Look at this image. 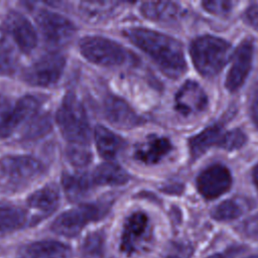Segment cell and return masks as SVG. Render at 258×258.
<instances>
[{
	"label": "cell",
	"mask_w": 258,
	"mask_h": 258,
	"mask_svg": "<svg viewBox=\"0 0 258 258\" xmlns=\"http://www.w3.org/2000/svg\"><path fill=\"white\" fill-rule=\"evenodd\" d=\"M124 34L145 51L170 78H177L186 69L181 43L163 33L146 28H129Z\"/></svg>",
	"instance_id": "cell-1"
},
{
	"label": "cell",
	"mask_w": 258,
	"mask_h": 258,
	"mask_svg": "<svg viewBox=\"0 0 258 258\" xmlns=\"http://www.w3.org/2000/svg\"><path fill=\"white\" fill-rule=\"evenodd\" d=\"M56 122L69 145L89 146L87 114L74 94H68L62 99L56 112Z\"/></svg>",
	"instance_id": "cell-2"
},
{
	"label": "cell",
	"mask_w": 258,
	"mask_h": 258,
	"mask_svg": "<svg viewBox=\"0 0 258 258\" xmlns=\"http://www.w3.org/2000/svg\"><path fill=\"white\" fill-rule=\"evenodd\" d=\"M43 165L26 155H8L0 159V187L7 190L21 189L38 179Z\"/></svg>",
	"instance_id": "cell-3"
},
{
	"label": "cell",
	"mask_w": 258,
	"mask_h": 258,
	"mask_svg": "<svg viewBox=\"0 0 258 258\" xmlns=\"http://www.w3.org/2000/svg\"><path fill=\"white\" fill-rule=\"evenodd\" d=\"M230 44L221 38L205 35L196 38L190 46L195 67L205 77L220 73L229 59Z\"/></svg>",
	"instance_id": "cell-4"
},
{
	"label": "cell",
	"mask_w": 258,
	"mask_h": 258,
	"mask_svg": "<svg viewBox=\"0 0 258 258\" xmlns=\"http://www.w3.org/2000/svg\"><path fill=\"white\" fill-rule=\"evenodd\" d=\"M109 211L107 203L81 205L59 215L51 225V230L61 236L75 237L91 222L104 218Z\"/></svg>",
	"instance_id": "cell-5"
},
{
	"label": "cell",
	"mask_w": 258,
	"mask_h": 258,
	"mask_svg": "<svg viewBox=\"0 0 258 258\" xmlns=\"http://www.w3.org/2000/svg\"><path fill=\"white\" fill-rule=\"evenodd\" d=\"M245 142L246 136L240 129L225 131L220 125H213L189 140V149L194 157H199L214 146L234 150L242 147Z\"/></svg>",
	"instance_id": "cell-6"
},
{
	"label": "cell",
	"mask_w": 258,
	"mask_h": 258,
	"mask_svg": "<svg viewBox=\"0 0 258 258\" xmlns=\"http://www.w3.org/2000/svg\"><path fill=\"white\" fill-rule=\"evenodd\" d=\"M40 102L33 96H25L14 104L0 100V137L10 136L17 127L34 118Z\"/></svg>",
	"instance_id": "cell-7"
},
{
	"label": "cell",
	"mask_w": 258,
	"mask_h": 258,
	"mask_svg": "<svg viewBox=\"0 0 258 258\" xmlns=\"http://www.w3.org/2000/svg\"><path fill=\"white\" fill-rule=\"evenodd\" d=\"M80 50L88 60L100 66H120L127 59V52L123 46L102 36L82 38Z\"/></svg>",
	"instance_id": "cell-8"
},
{
	"label": "cell",
	"mask_w": 258,
	"mask_h": 258,
	"mask_svg": "<svg viewBox=\"0 0 258 258\" xmlns=\"http://www.w3.org/2000/svg\"><path fill=\"white\" fill-rule=\"evenodd\" d=\"M66 57L58 52H49L28 67L23 79L26 83L37 87H48L55 84L62 75Z\"/></svg>",
	"instance_id": "cell-9"
},
{
	"label": "cell",
	"mask_w": 258,
	"mask_h": 258,
	"mask_svg": "<svg viewBox=\"0 0 258 258\" xmlns=\"http://www.w3.org/2000/svg\"><path fill=\"white\" fill-rule=\"evenodd\" d=\"M36 21L45 41L52 45L63 44L75 32V26L69 19L51 11L41 10Z\"/></svg>",
	"instance_id": "cell-10"
},
{
	"label": "cell",
	"mask_w": 258,
	"mask_h": 258,
	"mask_svg": "<svg viewBox=\"0 0 258 258\" xmlns=\"http://www.w3.org/2000/svg\"><path fill=\"white\" fill-rule=\"evenodd\" d=\"M232 176L229 169L222 164H212L198 176L197 184L201 195L208 199H216L225 194L231 186Z\"/></svg>",
	"instance_id": "cell-11"
},
{
	"label": "cell",
	"mask_w": 258,
	"mask_h": 258,
	"mask_svg": "<svg viewBox=\"0 0 258 258\" xmlns=\"http://www.w3.org/2000/svg\"><path fill=\"white\" fill-rule=\"evenodd\" d=\"M3 29L16 42L22 52L29 53L36 46L37 35L33 26L19 12L11 11L7 14Z\"/></svg>",
	"instance_id": "cell-12"
},
{
	"label": "cell",
	"mask_w": 258,
	"mask_h": 258,
	"mask_svg": "<svg viewBox=\"0 0 258 258\" xmlns=\"http://www.w3.org/2000/svg\"><path fill=\"white\" fill-rule=\"evenodd\" d=\"M149 219L146 214L142 212H135L131 214L125 221L120 249L127 255H131L139 250L141 243L148 236Z\"/></svg>",
	"instance_id": "cell-13"
},
{
	"label": "cell",
	"mask_w": 258,
	"mask_h": 258,
	"mask_svg": "<svg viewBox=\"0 0 258 258\" xmlns=\"http://www.w3.org/2000/svg\"><path fill=\"white\" fill-rule=\"evenodd\" d=\"M253 44L250 40H244L233 54L232 67L226 79V87L229 91H237L247 78L252 63Z\"/></svg>",
	"instance_id": "cell-14"
},
{
	"label": "cell",
	"mask_w": 258,
	"mask_h": 258,
	"mask_svg": "<svg viewBox=\"0 0 258 258\" xmlns=\"http://www.w3.org/2000/svg\"><path fill=\"white\" fill-rule=\"evenodd\" d=\"M175 109L183 116L203 112L208 104V97L203 88L194 81L185 82L175 95Z\"/></svg>",
	"instance_id": "cell-15"
},
{
	"label": "cell",
	"mask_w": 258,
	"mask_h": 258,
	"mask_svg": "<svg viewBox=\"0 0 258 258\" xmlns=\"http://www.w3.org/2000/svg\"><path fill=\"white\" fill-rule=\"evenodd\" d=\"M106 118L115 126L121 128H132L141 123L140 117L122 99L110 96L104 102Z\"/></svg>",
	"instance_id": "cell-16"
},
{
	"label": "cell",
	"mask_w": 258,
	"mask_h": 258,
	"mask_svg": "<svg viewBox=\"0 0 258 258\" xmlns=\"http://www.w3.org/2000/svg\"><path fill=\"white\" fill-rule=\"evenodd\" d=\"M172 149V144L166 137L148 136L134 150V158L144 164H155L165 157Z\"/></svg>",
	"instance_id": "cell-17"
},
{
	"label": "cell",
	"mask_w": 258,
	"mask_h": 258,
	"mask_svg": "<svg viewBox=\"0 0 258 258\" xmlns=\"http://www.w3.org/2000/svg\"><path fill=\"white\" fill-rule=\"evenodd\" d=\"M59 192L54 184H47L33 192L27 200L28 207L37 213V221L50 215L58 206Z\"/></svg>",
	"instance_id": "cell-18"
},
{
	"label": "cell",
	"mask_w": 258,
	"mask_h": 258,
	"mask_svg": "<svg viewBox=\"0 0 258 258\" xmlns=\"http://www.w3.org/2000/svg\"><path fill=\"white\" fill-rule=\"evenodd\" d=\"M31 224V218L22 208L0 203V236L12 233Z\"/></svg>",
	"instance_id": "cell-19"
},
{
	"label": "cell",
	"mask_w": 258,
	"mask_h": 258,
	"mask_svg": "<svg viewBox=\"0 0 258 258\" xmlns=\"http://www.w3.org/2000/svg\"><path fill=\"white\" fill-rule=\"evenodd\" d=\"M69 246L57 241H39L26 246L21 258H70Z\"/></svg>",
	"instance_id": "cell-20"
},
{
	"label": "cell",
	"mask_w": 258,
	"mask_h": 258,
	"mask_svg": "<svg viewBox=\"0 0 258 258\" xmlns=\"http://www.w3.org/2000/svg\"><path fill=\"white\" fill-rule=\"evenodd\" d=\"M92 184L98 185H118L129 179L128 173L118 164L105 162L99 165L90 175Z\"/></svg>",
	"instance_id": "cell-21"
},
{
	"label": "cell",
	"mask_w": 258,
	"mask_h": 258,
	"mask_svg": "<svg viewBox=\"0 0 258 258\" xmlns=\"http://www.w3.org/2000/svg\"><path fill=\"white\" fill-rule=\"evenodd\" d=\"M95 141L99 153L106 159L115 157L123 147V140L101 125L95 128Z\"/></svg>",
	"instance_id": "cell-22"
},
{
	"label": "cell",
	"mask_w": 258,
	"mask_h": 258,
	"mask_svg": "<svg viewBox=\"0 0 258 258\" xmlns=\"http://www.w3.org/2000/svg\"><path fill=\"white\" fill-rule=\"evenodd\" d=\"M141 12L149 19L166 22L178 16L179 7L173 2H145L141 6Z\"/></svg>",
	"instance_id": "cell-23"
},
{
	"label": "cell",
	"mask_w": 258,
	"mask_h": 258,
	"mask_svg": "<svg viewBox=\"0 0 258 258\" xmlns=\"http://www.w3.org/2000/svg\"><path fill=\"white\" fill-rule=\"evenodd\" d=\"M62 185L68 198L71 201H77L83 198L93 184L90 175L66 173L62 176Z\"/></svg>",
	"instance_id": "cell-24"
},
{
	"label": "cell",
	"mask_w": 258,
	"mask_h": 258,
	"mask_svg": "<svg viewBox=\"0 0 258 258\" xmlns=\"http://www.w3.org/2000/svg\"><path fill=\"white\" fill-rule=\"evenodd\" d=\"M18 58L7 37L0 33V75L10 76L17 68Z\"/></svg>",
	"instance_id": "cell-25"
},
{
	"label": "cell",
	"mask_w": 258,
	"mask_h": 258,
	"mask_svg": "<svg viewBox=\"0 0 258 258\" xmlns=\"http://www.w3.org/2000/svg\"><path fill=\"white\" fill-rule=\"evenodd\" d=\"M243 213L242 206L235 200H227L217 206L212 216L218 221H230L238 218Z\"/></svg>",
	"instance_id": "cell-26"
},
{
	"label": "cell",
	"mask_w": 258,
	"mask_h": 258,
	"mask_svg": "<svg viewBox=\"0 0 258 258\" xmlns=\"http://www.w3.org/2000/svg\"><path fill=\"white\" fill-rule=\"evenodd\" d=\"M104 236L100 232L90 234L84 241L82 253L87 258H97L103 253Z\"/></svg>",
	"instance_id": "cell-27"
},
{
	"label": "cell",
	"mask_w": 258,
	"mask_h": 258,
	"mask_svg": "<svg viewBox=\"0 0 258 258\" xmlns=\"http://www.w3.org/2000/svg\"><path fill=\"white\" fill-rule=\"evenodd\" d=\"M67 157L73 165L82 167L90 162L92 154L89 146L69 145L67 148Z\"/></svg>",
	"instance_id": "cell-28"
},
{
	"label": "cell",
	"mask_w": 258,
	"mask_h": 258,
	"mask_svg": "<svg viewBox=\"0 0 258 258\" xmlns=\"http://www.w3.org/2000/svg\"><path fill=\"white\" fill-rule=\"evenodd\" d=\"M83 14L91 20H98L112 10L111 3L106 2H87L81 7Z\"/></svg>",
	"instance_id": "cell-29"
},
{
	"label": "cell",
	"mask_w": 258,
	"mask_h": 258,
	"mask_svg": "<svg viewBox=\"0 0 258 258\" xmlns=\"http://www.w3.org/2000/svg\"><path fill=\"white\" fill-rule=\"evenodd\" d=\"M192 253L191 247L183 243H173L169 246L164 258H190Z\"/></svg>",
	"instance_id": "cell-30"
},
{
	"label": "cell",
	"mask_w": 258,
	"mask_h": 258,
	"mask_svg": "<svg viewBox=\"0 0 258 258\" xmlns=\"http://www.w3.org/2000/svg\"><path fill=\"white\" fill-rule=\"evenodd\" d=\"M203 5L207 11L218 15L227 14L232 8V3L229 1H208Z\"/></svg>",
	"instance_id": "cell-31"
},
{
	"label": "cell",
	"mask_w": 258,
	"mask_h": 258,
	"mask_svg": "<svg viewBox=\"0 0 258 258\" xmlns=\"http://www.w3.org/2000/svg\"><path fill=\"white\" fill-rule=\"evenodd\" d=\"M242 230L248 237H258V214L246 220Z\"/></svg>",
	"instance_id": "cell-32"
},
{
	"label": "cell",
	"mask_w": 258,
	"mask_h": 258,
	"mask_svg": "<svg viewBox=\"0 0 258 258\" xmlns=\"http://www.w3.org/2000/svg\"><path fill=\"white\" fill-rule=\"evenodd\" d=\"M245 19L248 24L258 30V6L251 5L245 12Z\"/></svg>",
	"instance_id": "cell-33"
},
{
	"label": "cell",
	"mask_w": 258,
	"mask_h": 258,
	"mask_svg": "<svg viewBox=\"0 0 258 258\" xmlns=\"http://www.w3.org/2000/svg\"><path fill=\"white\" fill-rule=\"evenodd\" d=\"M250 114H251V118H252L253 123L258 128V87L256 88V90L253 94L252 100H251Z\"/></svg>",
	"instance_id": "cell-34"
},
{
	"label": "cell",
	"mask_w": 258,
	"mask_h": 258,
	"mask_svg": "<svg viewBox=\"0 0 258 258\" xmlns=\"http://www.w3.org/2000/svg\"><path fill=\"white\" fill-rule=\"evenodd\" d=\"M253 180L256 186L258 187V164L254 167V170H253Z\"/></svg>",
	"instance_id": "cell-35"
},
{
	"label": "cell",
	"mask_w": 258,
	"mask_h": 258,
	"mask_svg": "<svg viewBox=\"0 0 258 258\" xmlns=\"http://www.w3.org/2000/svg\"><path fill=\"white\" fill-rule=\"evenodd\" d=\"M208 258H229V254H226V253H217V254H214Z\"/></svg>",
	"instance_id": "cell-36"
},
{
	"label": "cell",
	"mask_w": 258,
	"mask_h": 258,
	"mask_svg": "<svg viewBox=\"0 0 258 258\" xmlns=\"http://www.w3.org/2000/svg\"><path fill=\"white\" fill-rule=\"evenodd\" d=\"M250 258H258V256H251Z\"/></svg>",
	"instance_id": "cell-37"
}]
</instances>
